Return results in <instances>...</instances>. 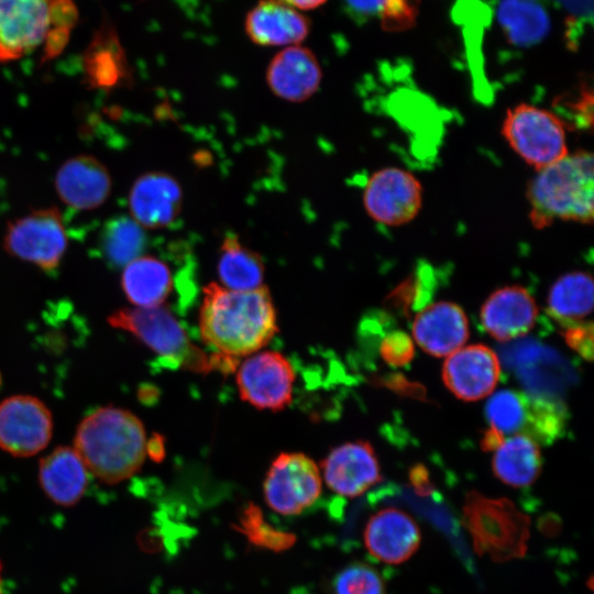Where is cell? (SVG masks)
Segmentation results:
<instances>
[{
    "label": "cell",
    "mask_w": 594,
    "mask_h": 594,
    "mask_svg": "<svg viewBox=\"0 0 594 594\" xmlns=\"http://www.w3.org/2000/svg\"><path fill=\"white\" fill-rule=\"evenodd\" d=\"M419 0H385L378 14L385 31L398 32L413 28L419 13Z\"/></svg>",
    "instance_id": "obj_34"
},
{
    "label": "cell",
    "mask_w": 594,
    "mask_h": 594,
    "mask_svg": "<svg viewBox=\"0 0 594 594\" xmlns=\"http://www.w3.org/2000/svg\"><path fill=\"white\" fill-rule=\"evenodd\" d=\"M462 525L479 557L502 563L520 559L527 552L530 518L506 497L469 492L462 506Z\"/></svg>",
    "instance_id": "obj_5"
},
{
    "label": "cell",
    "mask_w": 594,
    "mask_h": 594,
    "mask_svg": "<svg viewBox=\"0 0 594 594\" xmlns=\"http://www.w3.org/2000/svg\"><path fill=\"white\" fill-rule=\"evenodd\" d=\"M238 529L252 544L273 551L286 550L296 540L293 534L280 531L267 524L261 509L254 504H249L242 510Z\"/></svg>",
    "instance_id": "obj_31"
},
{
    "label": "cell",
    "mask_w": 594,
    "mask_h": 594,
    "mask_svg": "<svg viewBox=\"0 0 594 594\" xmlns=\"http://www.w3.org/2000/svg\"><path fill=\"white\" fill-rule=\"evenodd\" d=\"M556 114L566 127L591 129L593 125V92L582 85L576 95H563L554 102Z\"/></svg>",
    "instance_id": "obj_33"
},
{
    "label": "cell",
    "mask_w": 594,
    "mask_h": 594,
    "mask_svg": "<svg viewBox=\"0 0 594 594\" xmlns=\"http://www.w3.org/2000/svg\"><path fill=\"white\" fill-rule=\"evenodd\" d=\"M501 375L496 353L485 344H471L447 356L442 380L459 399L474 402L493 393Z\"/></svg>",
    "instance_id": "obj_14"
},
{
    "label": "cell",
    "mask_w": 594,
    "mask_h": 594,
    "mask_svg": "<svg viewBox=\"0 0 594 594\" xmlns=\"http://www.w3.org/2000/svg\"><path fill=\"white\" fill-rule=\"evenodd\" d=\"M245 31L258 45H296L308 35L309 20L282 0H262L246 15Z\"/></svg>",
    "instance_id": "obj_22"
},
{
    "label": "cell",
    "mask_w": 594,
    "mask_h": 594,
    "mask_svg": "<svg viewBox=\"0 0 594 594\" xmlns=\"http://www.w3.org/2000/svg\"><path fill=\"white\" fill-rule=\"evenodd\" d=\"M494 475L508 486L521 488L538 479L542 468L539 443L526 435L515 433L505 438L494 451Z\"/></svg>",
    "instance_id": "obj_24"
},
{
    "label": "cell",
    "mask_w": 594,
    "mask_h": 594,
    "mask_svg": "<svg viewBox=\"0 0 594 594\" xmlns=\"http://www.w3.org/2000/svg\"><path fill=\"white\" fill-rule=\"evenodd\" d=\"M108 322L113 328L132 333L172 366L198 373L215 369L213 358L190 341L177 319L163 305L120 308L109 315Z\"/></svg>",
    "instance_id": "obj_6"
},
{
    "label": "cell",
    "mask_w": 594,
    "mask_h": 594,
    "mask_svg": "<svg viewBox=\"0 0 594 594\" xmlns=\"http://www.w3.org/2000/svg\"><path fill=\"white\" fill-rule=\"evenodd\" d=\"M548 312L562 327L583 321L593 307V279L585 272L559 277L548 295Z\"/></svg>",
    "instance_id": "obj_27"
},
{
    "label": "cell",
    "mask_w": 594,
    "mask_h": 594,
    "mask_svg": "<svg viewBox=\"0 0 594 594\" xmlns=\"http://www.w3.org/2000/svg\"><path fill=\"white\" fill-rule=\"evenodd\" d=\"M84 68L92 88L111 89L128 78L123 51L111 33H101L91 43L84 57Z\"/></svg>",
    "instance_id": "obj_29"
},
{
    "label": "cell",
    "mask_w": 594,
    "mask_h": 594,
    "mask_svg": "<svg viewBox=\"0 0 594 594\" xmlns=\"http://www.w3.org/2000/svg\"><path fill=\"white\" fill-rule=\"evenodd\" d=\"M73 0H0V62L45 45V57L58 54L75 22Z\"/></svg>",
    "instance_id": "obj_4"
},
{
    "label": "cell",
    "mask_w": 594,
    "mask_h": 594,
    "mask_svg": "<svg viewBox=\"0 0 594 594\" xmlns=\"http://www.w3.org/2000/svg\"><path fill=\"white\" fill-rule=\"evenodd\" d=\"M538 307L530 293L517 285L496 289L484 301L480 318L486 332L498 341L527 334L534 327Z\"/></svg>",
    "instance_id": "obj_19"
},
{
    "label": "cell",
    "mask_w": 594,
    "mask_h": 594,
    "mask_svg": "<svg viewBox=\"0 0 594 594\" xmlns=\"http://www.w3.org/2000/svg\"><path fill=\"white\" fill-rule=\"evenodd\" d=\"M409 480L415 492L420 496H429L435 491V487L429 479L428 471L421 464H417L410 469Z\"/></svg>",
    "instance_id": "obj_37"
},
{
    "label": "cell",
    "mask_w": 594,
    "mask_h": 594,
    "mask_svg": "<svg viewBox=\"0 0 594 594\" xmlns=\"http://www.w3.org/2000/svg\"><path fill=\"white\" fill-rule=\"evenodd\" d=\"M74 442L86 468L107 484L131 477L146 457L142 421L130 410L114 406L100 407L86 416Z\"/></svg>",
    "instance_id": "obj_2"
},
{
    "label": "cell",
    "mask_w": 594,
    "mask_h": 594,
    "mask_svg": "<svg viewBox=\"0 0 594 594\" xmlns=\"http://www.w3.org/2000/svg\"><path fill=\"white\" fill-rule=\"evenodd\" d=\"M266 80L270 89L280 99L300 102L319 88L321 69L311 51L292 45L271 61Z\"/></svg>",
    "instance_id": "obj_21"
},
{
    "label": "cell",
    "mask_w": 594,
    "mask_h": 594,
    "mask_svg": "<svg viewBox=\"0 0 594 594\" xmlns=\"http://www.w3.org/2000/svg\"><path fill=\"white\" fill-rule=\"evenodd\" d=\"M469 321L463 309L450 301H439L420 310L413 322L416 343L432 356H448L469 339Z\"/></svg>",
    "instance_id": "obj_20"
},
{
    "label": "cell",
    "mask_w": 594,
    "mask_h": 594,
    "mask_svg": "<svg viewBox=\"0 0 594 594\" xmlns=\"http://www.w3.org/2000/svg\"><path fill=\"white\" fill-rule=\"evenodd\" d=\"M367 215L377 223L397 227L410 222L422 206V186L408 170L385 167L373 173L363 195Z\"/></svg>",
    "instance_id": "obj_12"
},
{
    "label": "cell",
    "mask_w": 594,
    "mask_h": 594,
    "mask_svg": "<svg viewBox=\"0 0 594 594\" xmlns=\"http://www.w3.org/2000/svg\"><path fill=\"white\" fill-rule=\"evenodd\" d=\"M87 471L75 449L61 446L41 460L38 480L50 499L59 506L69 507L77 504L86 491Z\"/></svg>",
    "instance_id": "obj_23"
},
{
    "label": "cell",
    "mask_w": 594,
    "mask_h": 594,
    "mask_svg": "<svg viewBox=\"0 0 594 594\" xmlns=\"http://www.w3.org/2000/svg\"><path fill=\"white\" fill-rule=\"evenodd\" d=\"M202 341L217 355L238 360L265 346L277 332L276 310L266 286L231 290L211 283L199 309Z\"/></svg>",
    "instance_id": "obj_1"
},
{
    "label": "cell",
    "mask_w": 594,
    "mask_h": 594,
    "mask_svg": "<svg viewBox=\"0 0 594 594\" xmlns=\"http://www.w3.org/2000/svg\"><path fill=\"white\" fill-rule=\"evenodd\" d=\"M326 1L327 0H284L287 4L302 10L317 8Z\"/></svg>",
    "instance_id": "obj_41"
},
{
    "label": "cell",
    "mask_w": 594,
    "mask_h": 594,
    "mask_svg": "<svg viewBox=\"0 0 594 594\" xmlns=\"http://www.w3.org/2000/svg\"><path fill=\"white\" fill-rule=\"evenodd\" d=\"M145 242L143 228L125 216L109 219L100 231L101 253L114 266H125L141 256Z\"/></svg>",
    "instance_id": "obj_30"
},
{
    "label": "cell",
    "mask_w": 594,
    "mask_h": 594,
    "mask_svg": "<svg viewBox=\"0 0 594 594\" xmlns=\"http://www.w3.org/2000/svg\"><path fill=\"white\" fill-rule=\"evenodd\" d=\"M381 355L389 365H407L415 355L414 342L407 333L393 331L383 339Z\"/></svg>",
    "instance_id": "obj_35"
},
{
    "label": "cell",
    "mask_w": 594,
    "mask_h": 594,
    "mask_svg": "<svg viewBox=\"0 0 594 594\" xmlns=\"http://www.w3.org/2000/svg\"><path fill=\"white\" fill-rule=\"evenodd\" d=\"M592 153L578 151L536 170L527 187L529 219L537 229L554 221L591 224L594 216Z\"/></svg>",
    "instance_id": "obj_3"
},
{
    "label": "cell",
    "mask_w": 594,
    "mask_h": 594,
    "mask_svg": "<svg viewBox=\"0 0 594 594\" xmlns=\"http://www.w3.org/2000/svg\"><path fill=\"white\" fill-rule=\"evenodd\" d=\"M333 594H387L382 575L364 562H352L332 580Z\"/></svg>",
    "instance_id": "obj_32"
},
{
    "label": "cell",
    "mask_w": 594,
    "mask_h": 594,
    "mask_svg": "<svg viewBox=\"0 0 594 594\" xmlns=\"http://www.w3.org/2000/svg\"><path fill=\"white\" fill-rule=\"evenodd\" d=\"M496 13L506 40L517 47L534 46L550 32V16L540 0H499Z\"/></svg>",
    "instance_id": "obj_26"
},
{
    "label": "cell",
    "mask_w": 594,
    "mask_h": 594,
    "mask_svg": "<svg viewBox=\"0 0 594 594\" xmlns=\"http://www.w3.org/2000/svg\"><path fill=\"white\" fill-rule=\"evenodd\" d=\"M318 465L304 453L283 452L272 462L263 483L266 504L284 516L298 515L320 497Z\"/></svg>",
    "instance_id": "obj_10"
},
{
    "label": "cell",
    "mask_w": 594,
    "mask_h": 594,
    "mask_svg": "<svg viewBox=\"0 0 594 594\" xmlns=\"http://www.w3.org/2000/svg\"><path fill=\"white\" fill-rule=\"evenodd\" d=\"M55 188L61 200L77 210L100 207L111 193L108 168L91 155H77L57 169Z\"/></svg>",
    "instance_id": "obj_18"
},
{
    "label": "cell",
    "mask_w": 594,
    "mask_h": 594,
    "mask_svg": "<svg viewBox=\"0 0 594 594\" xmlns=\"http://www.w3.org/2000/svg\"><path fill=\"white\" fill-rule=\"evenodd\" d=\"M121 287L136 307L161 306L173 288L169 267L157 257L141 255L128 263L121 275Z\"/></svg>",
    "instance_id": "obj_25"
},
{
    "label": "cell",
    "mask_w": 594,
    "mask_h": 594,
    "mask_svg": "<svg viewBox=\"0 0 594 594\" xmlns=\"http://www.w3.org/2000/svg\"><path fill=\"white\" fill-rule=\"evenodd\" d=\"M385 0H344L350 12L361 18L380 14Z\"/></svg>",
    "instance_id": "obj_38"
},
{
    "label": "cell",
    "mask_w": 594,
    "mask_h": 594,
    "mask_svg": "<svg viewBox=\"0 0 594 594\" xmlns=\"http://www.w3.org/2000/svg\"><path fill=\"white\" fill-rule=\"evenodd\" d=\"M505 438L506 437L501 431L490 427L485 430L480 444L484 451H495L503 443Z\"/></svg>",
    "instance_id": "obj_39"
},
{
    "label": "cell",
    "mask_w": 594,
    "mask_h": 594,
    "mask_svg": "<svg viewBox=\"0 0 594 594\" xmlns=\"http://www.w3.org/2000/svg\"><path fill=\"white\" fill-rule=\"evenodd\" d=\"M146 454L155 461H161L163 459L164 443L161 436H154L146 441Z\"/></svg>",
    "instance_id": "obj_40"
},
{
    "label": "cell",
    "mask_w": 594,
    "mask_h": 594,
    "mask_svg": "<svg viewBox=\"0 0 594 594\" xmlns=\"http://www.w3.org/2000/svg\"><path fill=\"white\" fill-rule=\"evenodd\" d=\"M182 204L179 183L163 172L141 175L129 193L131 218L146 229H161L172 224L180 213Z\"/></svg>",
    "instance_id": "obj_17"
},
{
    "label": "cell",
    "mask_w": 594,
    "mask_h": 594,
    "mask_svg": "<svg viewBox=\"0 0 594 594\" xmlns=\"http://www.w3.org/2000/svg\"><path fill=\"white\" fill-rule=\"evenodd\" d=\"M485 413L490 427L504 436L521 433L536 442L552 441L564 427V410L559 404L512 389L493 394Z\"/></svg>",
    "instance_id": "obj_8"
},
{
    "label": "cell",
    "mask_w": 594,
    "mask_h": 594,
    "mask_svg": "<svg viewBox=\"0 0 594 594\" xmlns=\"http://www.w3.org/2000/svg\"><path fill=\"white\" fill-rule=\"evenodd\" d=\"M0 573H1V563H0ZM0 594H1V575H0Z\"/></svg>",
    "instance_id": "obj_42"
},
{
    "label": "cell",
    "mask_w": 594,
    "mask_h": 594,
    "mask_svg": "<svg viewBox=\"0 0 594 594\" xmlns=\"http://www.w3.org/2000/svg\"><path fill=\"white\" fill-rule=\"evenodd\" d=\"M221 286L231 290H253L263 286L264 264L256 252L242 244L238 237L228 234L217 264Z\"/></svg>",
    "instance_id": "obj_28"
},
{
    "label": "cell",
    "mask_w": 594,
    "mask_h": 594,
    "mask_svg": "<svg viewBox=\"0 0 594 594\" xmlns=\"http://www.w3.org/2000/svg\"><path fill=\"white\" fill-rule=\"evenodd\" d=\"M562 336L566 344L580 356L591 361L593 356V323L578 322L564 327Z\"/></svg>",
    "instance_id": "obj_36"
},
{
    "label": "cell",
    "mask_w": 594,
    "mask_h": 594,
    "mask_svg": "<svg viewBox=\"0 0 594 594\" xmlns=\"http://www.w3.org/2000/svg\"><path fill=\"white\" fill-rule=\"evenodd\" d=\"M321 469L328 487L343 497H359L383 480L376 453L364 440L336 447Z\"/></svg>",
    "instance_id": "obj_15"
},
{
    "label": "cell",
    "mask_w": 594,
    "mask_h": 594,
    "mask_svg": "<svg viewBox=\"0 0 594 594\" xmlns=\"http://www.w3.org/2000/svg\"><path fill=\"white\" fill-rule=\"evenodd\" d=\"M68 239L56 208L33 210L10 222L3 237L4 251L44 271L55 270L67 249Z\"/></svg>",
    "instance_id": "obj_9"
},
{
    "label": "cell",
    "mask_w": 594,
    "mask_h": 594,
    "mask_svg": "<svg viewBox=\"0 0 594 594\" xmlns=\"http://www.w3.org/2000/svg\"><path fill=\"white\" fill-rule=\"evenodd\" d=\"M364 544L372 557L387 564L410 559L421 542L416 520L406 512L386 507L373 514L364 529Z\"/></svg>",
    "instance_id": "obj_16"
},
{
    "label": "cell",
    "mask_w": 594,
    "mask_h": 594,
    "mask_svg": "<svg viewBox=\"0 0 594 594\" xmlns=\"http://www.w3.org/2000/svg\"><path fill=\"white\" fill-rule=\"evenodd\" d=\"M294 383L293 365L277 351L253 353L237 372L241 398L257 409L286 408L293 399Z\"/></svg>",
    "instance_id": "obj_11"
},
{
    "label": "cell",
    "mask_w": 594,
    "mask_h": 594,
    "mask_svg": "<svg viewBox=\"0 0 594 594\" xmlns=\"http://www.w3.org/2000/svg\"><path fill=\"white\" fill-rule=\"evenodd\" d=\"M48 407L31 395H14L0 403V448L20 458L42 451L53 435Z\"/></svg>",
    "instance_id": "obj_13"
},
{
    "label": "cell",
    "mask_w": 594,
    "mask_h": 594,
    "mask_svg": "<svg viewBox=\"0 0 594 594\" xmlns=\"http://www.w3.org/2000/svg\"><path fill=\"white\" fill-rule=\"evenodd\" d=\"M501 132L510 148L536 170L569 154L562 121L554 112L534 105L522 102L507 109Z\"/></svg>",
    "instance_id": "obj_7"
}]
</instances>
